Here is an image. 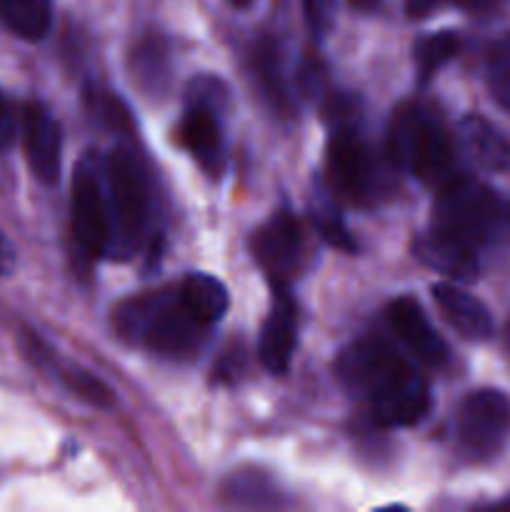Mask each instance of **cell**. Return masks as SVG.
<instances>
[{"label": "cell", "mask_w": 510, "mask_h": 512, "mask_svg": "<svg viewBox=\"0 0 510 512\" xmlns=\"http://www.w3.org/2000/svg\"><path fill=\"white\" fill-rule=\"evenodd\" d=\"M335 370L343 388L383 428H410L428 415V383L385 340H355L340 353Z\"/></svg>", "instance_id": "cell-1"}, {"label": "cell", "mask_w": 510, "mask_h": 512, "mask_svg": "<svg viewBox=\"0 0 510 512\" xmlns=\"http://www.w3.org/2000/svg\"><path fill=\"white\" fill-rule=\"evenodd\" d=\"M115 325L130 343L145 345L165 358H188L198 353L208 330V325L185 308L178 290L128 300L115 310Z\"/></svg>", "instance_id": "cell-2"}, {"label": "cell", "mask_w": 510, "mask_h": 512, "mask_svg": "<svg viewBox=\"0 0 510 512\" xmlns=\"http://www.w3.org/2000/svg\"><path fill=\"white\" fill-rule=\"evenodd\" d=\"M433 228L480 250L503 245L510 238V213L503 200L483 183L453 175L440 185Z\"/></svg>", "instance_id": "cell-3"}, {"label": "cell", "mask_w": 510, "mask_h": 512, "mask_svg": "<svg viewBox=\"0 0 510 512\" xmlns=\"http://www.w3.org/2000/svg\"><path fill=\"white\" fill-rule=\"evenodd\" d=\"M388 153L403 170L423 183L443 185L453 178V145L448 133L425 105L408 100L393 110Z\"/></svg>", "instance_id": "cell-4"}, {"label": "cell", "mask_w": 510, "mask_h": 512, "mask_svg": "<svg viewBox=\"0 0 510 512\" xmlns=\"http://www.w3.org/2000/svg\"><path fill=\"white\" fill-rule=\"evenodd\" d=\"M105 188L110 205V250L128 258L138 250L148 228V185L130 150L118 148L105 163Z\"/></svg>", "instance_id": "cell-5"}, {"label": "cell", "mask_w": 510, "mask_h": 512, "mask_svg": "<svg viewBox=\"0 0 510 512\" xmlns=\"http://www.w3.org/2000/svg\"><path fill=\"white\" fill-rule=\"evenodd\" d=\"M223 98L225 90L218 80H195L190 85L188 110L178 125V143L210 175H218L225 160L223 130H220V100Z\"/></svg>", "instance_id": "cell-6"}, {"label": "cell", "mask_w": 510, "mask_h": 512, "mask_svg": "<svg viewBox=\"0 0 510 512\" xmlns=\"http://www.w3.org/2000/svg\"><path fill=\"white\" fill-rule=\"evenodd\" d=\"M73 235L88 258L110 250V205L105 188V165L95 155L78 163L73 175Z\"/></svg>", "instance_id": "cell-7"}, {"label": "cell", "mask_w": 510, "mask_h": 512, "mask_svg": "<svg viewBox=\"0 0 510 512\" xmlns=\"http://www.w3.org/2000/svg\"><path fill=\"white\" fill-rule=\"evenodd\" d=\"M328 173L335 193L350 203L370 205L383 190L380 163L355 128H338L328 145Z\"/></svg>", "instance_id": "cell-8"}, {"label": "cell", "mask_w": 510, "mask_h": 512, "mask_svg": "<svg viewBox=\"0 0 510 512\" xmlns=\"http://www.w3.org/2000/svg\"><path fill=\"white\" fill-rule=\"evenodd\" d=\"M455 428L460 448L470 458H490L510 435V400L500 390H475L460 403Z\"/></svg>", "instance_id": "cell-9"}, {"label": "cell", "mask_w": 510, "mask_h": 512, "mask_svg": "<svg viewBox=\"0 0 510 512\" xmlns=\"http://www.w3.org/2000/svg\"><path fill=\"white\" fill-rule=\"evenodd\" d=\"M253 253L275 285L290 283L305 258L303 228L288 210H280L258 228L253 238Z\"/></svg>", "instance_id": "cell-10"}, {"label": "cell", "mask_w": 510, "mask_h": 512, "mask_svg": "<svg viewBox=\"0 0 510 512\" xmlns=\"http://www.w3.org/2000/svg\"><path fill=\"white\" fill-rule=\"evenodd\" d=\"M20 135H23V153L30 173L43 185L58 183L63 135H60L58 120L50 115V110L40 100H30L23 105Z\"/></svg>", "instance_id": "cell-11"}, {"label": "cell", "mask_w": 510, "mask_h": 512, "mask_svg": "<svg viewBox=\"0 0 510 512\" xmlns=\"http://www.w3.org/2000/svg\"><path fill=\"white\" fill-rule=\"evenodd\" d=\"M295 343H298V313H295L293 298L285 293V285H278V293L273 295V305L258 338L260 363L270 373L283 375L290 368Z\"/></svg>", "instance_id": "cell-12"}, {"label": "cell", "mask_w": 510, "mask_h": 512, "mask_svg": "<svg viewBox=\"0 0 510 512\" xmlns=\"http://www.w3.org/2000/svg\"><path fill=\"white\" fill-rule=\"evenodd\" d=\"M388 323L405 348L425 365H443L448 360V345L413 298L393 300L388 305Z\"/></svg>", "instance_id": "cell-13"}, {"label": "cell", "mask_w": 510, "mask_h": 512, "mask_svg": "<svg viewBox=\"0 0 510 512\" xmlns=\"http://www.w3.org/2000/svg\"><path fill=\"white\" fill-rule=\"evenodd\" d=\"M415 255L423 260L428 268L438 273L450 275L455 280H473L478 278L480 260L475 250L463 245L460 240L450 238L443 230L430 228L428 233L415 240Z\"/></svg>", "instance_id": "cell-14"}, {"label": "cell", "mask_w": 510, "mask_h": 512, "mask_svg": "<svg viewBox=\"0 0 510 512\" xmlns=\"http://www.w3.org/2000/svg\"><path fill=\"white\" fill-rule=\"evenodd\" d=\"M433 300L438 303L443 318L468 340H488L493 335V318L488 308L468 290L455 283L433 285Z\"/></svg>", "instance_id": "cell-15"}, {"label": "cell", "mask_w": 510, "mask_h": 512, "mask_svg": "<svg viewBox=\"0 0 510 512\" xmlns=\"http://www.w3.org/2000/svg\"><path fill=\"white\" fill-rule=\"evenodd\" d=\"M25 353H28L35 363L43 365V368H53L60 383H63L70 393L78 395L80 400H85V403L98 405V408H110V405H113V393H110V388L103 383V380L90 375L88 370L80 368V365L60 363V360H55V355L50 353L38 338H33V335H28Z\"/></svg>", "instance_id": "cell-16"}, {"label": "cell", "mask_w": 510, "mask_h": 512, "mask_svg": "<svg viewBox=\"0 0 510 512\" xmlns=\"http://www.w3.org/2000/svg\"><path fill=\"white\" fill-rule=\"evenodd\" d=\"M458 138L465 153L470 155L475 165L485 170H505L510 168V143L500 135L495 125L480 115H468L460 120Z\"/></svg>", "instance_id": "cell-17"}, {"label": "cell", "mask_w": 510, "mask_h": 512, "mask_svg": "<svg viewBox=\"0 0 510 512\" xmlns=\"http://www.w3.org/2000/svg\"><path fill=\"white\" fill-rule=\"evenodd\" d=\"M178 295L183 300L185 308L195 315L203 325H215L223 320L228 313V293H225L223 283L210 275L190 273L185 275L183 283L178 285Z\"/></svg>", "instance_id": "cell-18"}, {"label": "cell", "mask_w": 510, "mask_h": 512, "mask_svg": "<svg viewBox=\"0 0 510 512\" xmlns=\"http://www.w3.org/2000/svg\"><path fill=\"white\" fill-rule=\"evenodd\" d=\"M0 20L13 35L35 43L48 35L53 3L50 0H0Z\"/></svg>", "instance_id": "cell-19"}, {"label": "cell", "mask_w": 510, "mask_h": 512, "mask_svg": "<svg viewBox=\"0 0 510 512\" xmlns=\"http://www.w3.org/2000/svg\"><path fill=\"white\" fill-rule=\"evenodd\" d=\"M458 50L460 38L455 33H448V30L420 38L413 48V60L415 68H418L420 83H428L448 60H453L458 55Z\"/></svg>", "instance_id": "cell-20"}, {"label": "cell", "mask_w": 510, "mask_h": 512, "mask_svg": "<svg viewBox=\"0 0 510 512\" xmlns=\"http://www.w3.org/2000/svg\"><path fill=\"white\" fill-rule=\"evenodd\" d=\"M255 68H258V78L263 83L265 93L270 95V100L278 108H288V88H285L278 48L273 43H263L255 50Z\"/></svg>", "instance_id": "cell-21"}, {"label": "cell", "mask_w": 510, "mask_h": 512, "mask_svg": "<svg viewBox=\"0 0 510 512\" xmlns=\"http://www.w3.org/2000/svg\"><path fill=\"white\" fill-rule=\"evenodd\" d=\"M488 85L500 108L510 113V33L495 40L488 53Z\"/></svg>", "instance_id": "cell-22"}, {"label": "cell", "mask_w": 510, "mask_h": 512, "mask_svg": "<svg viewBox=\"0 0 510 512\" xmlns=\"http://www.w3.org/2000/svg\"><path fill=\"white\" fill-rule=\"evenodd\" d=\"M310 213H313L315 228L320 230V235H323L330 245H338V248H343V250L355 248L353 238H350L348 230H345V223H343V218H340V213H338V208H335L333 200H328V198L315 200V203L310 205Z\"/></svg>", "instance_id": "cell-23"}, {"label": "cell", "mask_w": 510, "mask_h": 512, "mask_svg": "<svg viewBox=\"0 0 510 512\" xmlns=\"http://www.w3.org/2000/svg\"><path fill=\"white\" fill-rule=\"evenodd\" d=\"M230 495V503L235 505H250V508H265V505H278L275 490L265 483L258 475H233L230 485L225 488Z\"/></svg>", "instance_id": "cell-24"}, {"label": "cell", "mask_w": 510, "mask_h": 512, "mask_svg": "<svg viewBox=\"0 0 510 512\" xmlns=\"http://www.w3.org/2000/svg\"><path fill=\"white\" fill-rule=\"evenodd\" d=\"M303 13L308 20V28L318 38H323L335 23V0H303Z\"/></svg>", "instance_id": "cell-25"}, {"label": "cell", "mask_w": 510, "mask_h": 512, "mask_svg": "<svg viewBox=\"0 0 510 512\" xmlns=\"http://www.w3.org/2000/svg\"><path fill=\"white\" fill-rule=\"evenodd\" d=\"M18 128H20V118L15 115V108L10 105V100L0 93V155L13 145Z\"/></svg>", "instance_id": "cell-26"}, {"label": "cell", "mask_w": 510, "mask_h": 512, "mask_svg": "<svg viewBox=\"0 0 510 512\" xmlns=\"http://www.w3.org/2000/svg\"><path fill=\"white\" fill-rule=\"evenodd\" d=\"M93 110L105 120L108 125L118 128V125L128 123V110L120 105L118 98L113 95H93Z\"/></svg>", "instance_id": "cell-27"}, {"label": "cell", "mask_w": 510, "mask_h": 512, "mask_svg": "<svg viewBox=\"0 0 510 512\" xmlns=\"http://www.w3.org/2000/svg\"><path fill=\"white\" fill-rule=\"evenodd\" d=\"M443 3L445 0H405V13H408L410 18H425V15H430Z\"/></svg>", "instance_id": "cell-28"}, {"label": "cell", "mask_w": 510, "mask_h": 512, "mask_svg": "<svg viewBox=\"0 0 510 512\" xmlns=\"http://www.w3.org/2000/svg\"><path fill=\"white\" fill-rule=\"evenodd\" d=\"M15 265V248L10 240L0 233V275H8Z\"/></svg>", "instance_id": "cell-29"}, {"label": "cell", "mask_w": 510, "mask_h": 512, "mask_svg": "<svg viewBox=\"0 0 510 512\" xmlns=\"http://www.w3.org/2000/svg\"><path fill=\"white\" fill-rule=\"evenodd\" d=\"M445 3L460 5V8L465 10H473V13H483V10H490L495 8V5H500L503 0H445Z\"/></svg>", "instance_id": "cell-30"}, {"label": "cell", "mask_w": 510, "mask_h": 512, "mask_svg": "<svg viewBox=\"0 0 510 512\" xmlns=\"http://www.w3.org/2000/svg\"><path fill=\"white\" fill-rule=\"evenodd\" d=\"M350 5H353V8H358V10H363V13H370V10H375L380 5V0H348Z\"/></svg>", "instance_id": "cell-31"}, {"label": "cell", "mask_w": 510, "mask_h": 512, "mask_svg": "<svg viewBox=\"0 0 510 512\" xmlns=\"http://www.w3.org/2000/svg\"><path fill=\"white\" fill-rule=\"evenodd\" d=\"M230 3H233L235 8H248V5L253 3V0H230Z\"/></svg>", "instance_id": "cell-32"}]
</instances>
